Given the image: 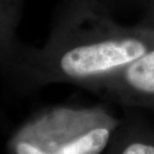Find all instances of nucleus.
Masks as SVG:
<instances>
[{
    "label": "nucleus",
    "mask_w": 154,
    "mask_h": 154,
    "mask_svg": "<svg viewBox=\"0 0 154 154\" xmlns=\"http://www.w3.org/2000/svg\"><path fill=\"white\" fill-rule=\"evenodd\" d=\"M154 48V29L124 25L90 0H67L44 48L33 54L39 85L73 83L87 89Z\"/></svg>",
    "instance_id": "obj_1"
},
{
    "label": "nucleus",
    "mask_w": 154,
    "mask_h": 154,
    "mask_svg": "<svg viewBox=\"0 0 154 154\" xmlns=\"http://www.w3.org/2000/svg\"><path fill=\"white\" fill-rule=\"evenodd\" d=\"M120 117L103 105L49 108L26 121L10 140L11 154H101Z\"/></svg>",
    "instance_id": "obj_2"
},
{
    "label": "nucleus",
    "mask_w": 154,
    "mask_h": 154,
    "mask_svg": "<svg viewBox=\"0 0 154 154\" xmlns=\"http://www.w3.org/2000/svg\"><path fill=\"white\" fill-rule=\"evenodd\" d=\"M87 89L125 108L154 110V48Z\"/></svg>",
    "instance_id": "obj_3"
},
{
    "label": "nucleus",
    "mask_w": 154,
    "mask_h": 154,
    "mask_svg": "<svg viewBox=\"0 0 154 154\" xmlns=\"http://www.w3.org/2000/svg\"><path fill=\"white\" fill-rule=\"evenodd\" d=\"M104 154H154V125L135 109L126 108Z\"/></svg>",
    "instance_id": "obj_4"
},
{
    "label": "nucleus",
    "mask_w": 154,
    "mask_h": 154,
    "mask_svg": "<svg viewBox=\"0 0 154 154\" xmlns=\"http://www.w3.org/2000/svg\"><path fill=\"white\" fill-rule=\"evenodd\" d=\"M95 5L114 18L119 15L141 13L148 0H90Z\"/></svg>",
    "instance_id": "obj_5"
},
{
    "label": "nucleus",
    "mask_w": 154,
    "mask_h": 154,
    "mask_svg": "<svg viewBox=\"0 0 154 154\" xmlns=\"http://www.w3.org/2000/svg\"><path fill=\"white\" fill-rule=\"evenodd\" d=\"M137 22L143 26L154 29V0L147 1L145 7L139 14V19Z\"/></svg>",
    "instance_id": "obj_6"
}]
</instances>
